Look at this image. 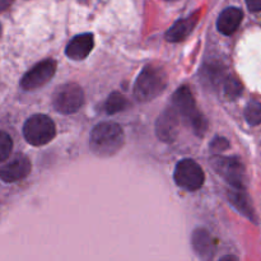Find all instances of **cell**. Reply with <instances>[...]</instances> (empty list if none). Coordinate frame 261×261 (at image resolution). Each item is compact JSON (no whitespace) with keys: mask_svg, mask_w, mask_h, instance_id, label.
<instances>
[{"mask_svg":"<svg viewBox=\"0 0 261 261\" xmlns=\"http://www.w3.org/2000/svg\"><path fill=\"white\" fill-rule=\"evenodd\" d=\"M125 135L121 127L114 122H101L92 130L89 144L94 154L110 157L122 148Z\"/></svg>","mask_w":261,"mask_h":261,"instance_id":"obj_1","label":"cell"},{"mask_svg":"<svg viewBox=\"0 0 261 261\" xmlns=\"http://www.w3.org/2000/svg\"><path fill=\"white\" fill-rule=\"evenodd\" d=\"M172 102L173 110L177 112L180 119L188 122L189 126L194 130L195 134H205L206 129H208V121L196 107L195 98L189 87H180L173 94Z\"/></svg>","mask_w":261,"mask_h":261,"instance_id":"obj_2","label":"cell"},{"mask_svg":"<svg viewBox=\"0 0 261 261\" xmlns=\"http://www.w3.org/2000/svg\"><path fill=\"white\" fill-rule=\"evenodd\" d=\"M167 86V76L161 68L145 66L134 84V97L139 102H149L160 96Z\"/></svg>","mask_w":261,"mask_h":261,"instance_id":"obj_3","label":"cell"},{"mask_svg":"<svg viewBox=\"0 0 261 261\" xmlns=\"http://www.w3.org/2000/svg\"><path fill=\"white\" fill-rule=\"evenodd\" d=\"M24 139L35 147H41L55 138L56 127L53 120L46 115H33L23 126Z\"/></svg>","mask_w":261,"mask_h":261,"instance_id":"obj_4","label":"cell"},{"mask_svg":"<svg viewBox=\"0 0 261 261\" xmlns=\"http://www.w3.org/2000/svg\"><path fill=\"white\" fill-rule=\"evenodd\" d=\"M84 103L83 89L75 83H66L54 92L53 106L63 115H71L79 111Z\"/></svg>","mask_w":261,"mask_h":261,"instance_id":"obj_5","label":"cell"},{"mask_svg":"<svg viewBox=\"0 0 261 261\" xmlns=\"http://www.w3.org/2000/svg\"><path fill=\"white\" fill-rule=\"evenodd\" d=\"M212 165L232 189H245V167L239 158L218 155L212 160Z\"/></svg>","mask_w":261,"mask_h":261,"instance_id":"obj_6","label":"cell"},{"mask_svg":"<svg viewBox=\"0 0 261 261\" xmlns=\"http://www.w3.org/2000/svg\"><path fill=\"white\" fill-rule=\"evenodd\" d=\"M176 184L189 191H195L203 186L204 176L200 166L193 160H182L177 163L173 173Z\"/></svg>","mask_w":261,"mask_h":261,"instance_id":"obj_7","label":"cell"},{"mask_svg":"<svg viewBox=\"0 0 261 261\" xmlns=\"http://www.w3.org/2000/svg\"><path fill=\"white\" fill-rule=\"evenodd\" d=\"M56 71V63L53 59H46L36 64L31 70L24 74L20 81V87L25 91H33L47 83Z\"/></svg>","mask_w":261,"mask_h":261,"instance_id":"obj_8","label":"cell"},{"mask_svg":"<svg viewBox=\"0 0 261 261\" xmlns=\"http://www.w3.org/2000/svg\"><path fill=\"white\" fill-rule=\"evenodd\" d=\"M180 130V116L173 107L166 109L155 122V134L165 143H172L177 138Z\"/></svg>","mask_w":261,"mask_h":261,"instance_id":"obj_9","label":"cell"},{"mask_svg":"<svg viewBox=\"0 0 261 261\" xmlns=\"http://www.w3.org/2000/svg\"><path fill=\"white\" fill-rule=\"evenodd\" d=\"M31 172V162L24 155H15L0 167V180L13 184L27 177Z\"/></svg>","mask_w":261,"mask_h":261,"instance_id":"obj_10","label":"cell"},{"mask_svg":"<svg viewBox=\"0 0 261 261\" xmlns=\"http://www.w3.org/2000/svg\"><path fill=\"white\" fill-rule=\"evenodd\" d=\"M93 45L94 40L92 33L78 35L68 43L65 48V54L71 60H83L91 54Z\"/></svg>","mask_w":261,"mask_h":261,"instance_id":"obj_11","label":"cell"},{"mask_svg":"<svg viewBox=\"0 0 261 261\" xmlns=\"http://www.w3.org/2000/svg\"><path fill=\"white\" fill-rule=\"evenodd\" d=\"M242 18H244V13H242L241 9L229 7L219 14L218 20H217V28L223 35L231 36L240 27V24L242 22Z\"/></svg>","mask_w":261,"mask_h":261,"instance_id":"obj_12","label":"cell"},{"mask_svg":"<svg viewBox=\"0 0 261 261\" xmlns=\"http://www.w3.org/2000/svg\"><path fill=\"white\" fill-rule=\"evenodd\" d=\"M196 23H198V15H193V17L185 18V19L177 20L167 31V33H166V40L168 42H181V41L185 40L193 32Z\"/></svg>","mask_w":261,"mask_h":261,"instance_id":"obj_13","label":"cell"},{"mask_svg":"<svg viewBox=\"0 0 261 261\" xmlns=\"http://www.w3.org/2000/svg\"><path fill=\"white\" fill-rule=\"evenodd\" d=\"M228 199L231 201L232 205L237 209L241 214H244L246 218H249L250 221L256 222L255 218L254 208L251 205V201H250L249 196L245 193L244 189H232L228 191Z\"/></svg>","mask_w":261,"mask_h":261,"instance_id":"obj_14","label":"cell"},{"mask_svg":"<svg viewBox=\"0 0 261 261\" xmlns=\"http://www.w3.org/2000/svg\"><path fill=\"white\" fill-rule=\"evenodd\" d=\"M193 246L201 259L206 260L213 256V240L206 229L199 228L193 234Z\"/></svg>","mask_w":261,"mask_h":261,"instance_id":"obj_15","label":"cell"},{"mask_svg":"<svg viewBox=\"0 0 261 261\" xmlns=\"http://www.w3.org/2000/svg\"><path fill=\"white\" fill-rule=\"evenodd\" d=\"M127 107H129L127 98L125 96H122L121 93H119V92H114V93L110 94V97L106 101V105H105L106 112L110 115H115L117 112L124 111Z\"/></svg>","mask_w":261,"mask_h":261,"instance_id":"obj_16","label":"cell"},{"mask_svg":"<svg viewBox=\"0 0 261 261\" xmlns=\"http://www.w3.org/2000/svg\"><path fill=\"white\" fill-rule=\"evenodd\" d=\"M245 119L251 126L261 124V102L250 101L245 109Z\"/></svg>","mask_w":261,"mask_h":261,"instance_id":"obj_17","label":"cell"},{"mask_svg":"<svg viewBox=\"0 0 261 261\" xmlns=\"http://www.w3.org/2000/svg\"><path fill=\"white\" fill-rule=\"evenodd\" d=\"M223 91L229 99H234L241 96L242 84L234 76H227L223 81Z\"/></svg>","mask_w":261,"mask_h":261,"instance_id":"obj_18","label":"cell"},{"mask_svg":"<svg viewBox=\"0 0 261 261\" xmlns=\"http://www.w3.org/2000/svg\"><path fill=\"white\" fill-rule=\"evenodd\" d=\"M13 149L12 138L5 132H0V162L8 160Z\"/></svg>","mask_w":261,"mask_h":261,"instance_id":"obj_19","label":"cell"},{"mask_svg":"<svg viewBox=\"0 0 261 261\" xmlns=\"http://www.w3.org/2000/svg\"><path fill=\"white\" fill-rule=\"evenodd\" d=\"M211 148L216 152H223V150L228 149L229 148V143L226 138H221V137H217L214 138V140L212 142Z\"/></svg>","mask_w":261,"mask_h":261,"instance_id":"obj_20","label":"cell"},{"mask_svg":"<svg viewBox=\"0 0 261 261\" xmlns=\"http://www.w3.org/2000/svg\"><path fill=\"white\" fill-rule=\"evenodd\" d=\"M250 12H261V0H246Z\"/></svg>","mask_w":261,"mask_h":261,"instance_id":"obj_21","label":"cell"},{"mask_svg":"<svg viewBox=\"0 0 261 261\" xmlns=\"http://www.w3.org/2000/svg\"><path fill=\"white\" fill-rule=\"evenodd\" d=\"M13 0H0V13L4 12V10H7L8 8L12 5Z\"/></svg>","mask_w":261,"mask_h":261,"instance_id":"obj_22","label":"cell"},{"mask_svg":"<svg viewBox=\"0 0 261 261\" xmlns=\"http://www.w3.org/2000/svg\"><path fill=\"white\" fill-rule=\"evenodd\" d=\"M219 261H239V259H237L234 255H227V256L222 257V259Z\"/></svg>","mask_w":261,"mask_h":261,"instance_id":"obj_23","label":"cell"},{"mask_svg":"<svg viewBox=\"0 0 261 261\" xmlns=\"http://www.w3.org/2000/svg\"><path fill=\"white\" fill-rule=\"evenodd\" d=\"M0 35H2V24H0Z\"/></svg>","mask_w":261,"mask_h":261,"instance_id":"obj_24","label":"cell"},{"mask_svg":"<svg viewBox=\"0 0 261 261\" xmlns=\"http://www.w3.org/2000/svg\"><path fill=\"white\" fill-rule=\"evenodd\" d=\"M171 2H172V0H171Z\"/></svg>","mask_w":261,"mask_h":261,"instance_id":"obj_25","label":"cell"}]
</instances>
